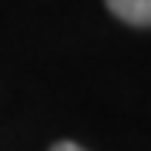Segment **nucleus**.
Listing matches in <instances>:
<instances>
[{
    "label": "nucleus",
    "mask_w": 151,
    "mask_h": 151,
    "mask_svg": "<svg viewBox=\"0 0 151 151\" xmlns=\"http://www.w3.org/2000/svg\"><path fill=\"white\" fill-rule=\"evenodd\" d=\"M47 151H87V148H81L77 141H54Z\"/></svg>",
    "instance_id": "2"
},
{
    "label": "nucleus",
    "mask_w": 151,
    "mask_h": 151,
    "mask_svg": "<svg viewBox=\"0 0 151 151\" xmlns=\"http://www.w3.org/2000/svg\"><path fill=\"white\" fill-rule=\"evenodd\" d=\"M104 7L131 27H148L151 24V0H104Z\"/></svg>",
    "instance_id": "1"
}]
</instances>
